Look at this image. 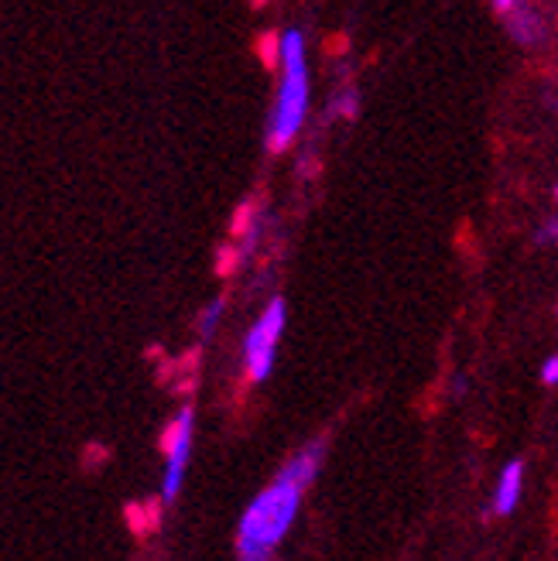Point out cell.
Instances as JSON below:
<instances>
[{"label":"cell","instance_id":"obj_12","mask_svg":"<svg viewBox=\"0 0 558 561\" xmlns=\"http://www.w3.org/2000/svg\"><path fill=\"white\" fill-rule=\"evenodd\" d=\"M106 459H110V448L106 445H87V453H82V466L87 469H100V466H106Z\"/></svg>","mask_w":558,"mask_h":561},{"label":"cell","instance_id":"obj_3","mask_svg":"<svg viewBox=\"0 0 558 561\" xmlns=\"http://www.w3.org/2000/svg\"><path fill=\"white\" fill-rule=\"evenodd\" d=\"M285 329V301L274 298L267 305V312L261 316V322L250 329L247 346H243V363H247V380H264L271 363H274V346L277 335Z\"/></svg>","mask_w":558,"mask_h":561},{"label":"cell","instance_id":"obj_18","mask_svg":"<svg viewBox=\"0 0 558 561\" xmlns=\"http://www.w3.org/2000/svg\"><path fill=\"white\" fill-rule=\"evenodd\" d=\"M555 237H558V230H555V219H548L545 227H542V237H538V243H555Z\"/></svg>","mask_w":558,"mask_h":561},{"label":"cell","instance_id":"obj_1","mask_svg":"<svg viewBox=\"0 0 558 561\" xmlns=\"http://www.w3.org/2000/svg\"><path fill=\"white\" fill-rule=\"evenodd\" d=\"M322 456H326V438L312 442L309 448H301V453L282 469V476L250 503L240 520V535H237L240 561H271V551L285 538V530L292 527V520L298 514L301 493L316 480Z\"/></svg>","mask_w":558,"mask_h":561},{"label":"cell","instance_id":"obj_7","mask_svg":"<svg viewBox=\"0 0 558 561\" xmlns=\"http://www.w3.org/2000/svg\"><path fill=\"white\" fill-rule=\"evenodd\" d=\"M258 59L264 69H277V59H282V38H277V32H264L254 45Z\"/></svg>","mask_w":558,"mask_h":561},{"label":"cell","instance_id":"obj_8","mask_svg":"<svg viewBox=\"0 0 558 561\" xmlns=\"http://www.w3.org/2000/svg\"><path fill=\"white\" fill-rule=\"evenodd\" d=\"M230 233L234 237H250V233H254V206H250V203L237 206V213L230 219Z\"/></svg>","mask_w":558,"mask_h":561},{"label":"cell","instance_id":"obj_2","mask_svg":"<svg viewBox=\"0 0 558 561\" xmlns=\"http://www.w3.org/2000/svg\"><path fill=\"white\" fill-rule=\"evenodd\" d=\"M305 106H309V76L305 66L285 69L282 93H277L274 114H271V130H267V151H285L292 145V137L298 134L305 121Z\"/></svg>","mask_w":558,"mask_h":561},{"label":"cell","instance_id":"obj_13","mask_svg":"<svg viewBox=\"0 0 558 561\" xmlns=\"http://www.w3.org/2000/svg\"><path fill=\"white\" fill-rule=\"evenodd\" d=\"M219 312H223V298H219V301H213V305H209V312L203 316V335H213V329H216V319H219Z\"/></svg>","mask_w":558,"mask_h":561},{"label":"cell","instance_id":"obj_16","mask_svg":"<svg viewBox=\"0 0 558 561\" xmlns=\"http://www.w3.org/2000/svg\"><path fill=\"white\" fill-rule=\"evenodd\" d=\"M175 377V359H164L161 370H158V383H169Z\"/></svg>","mask_w":558,"mask_h":561},{"label":"cell","instance_id":"obj_6","mask_svg":"<svg viewBox=\"0 0 558 561\" xmlns=\"http://www.w3.org/2000/svg\"><path fill=\"white\" fill-rule=\"evenodd\" d=\"M179 448H192V408H182L172 425L161 432V453L164 456H175Z\"/></svg>","mask_w":558,"mask_h":561},{"label":"cell","instance_id":"obj_9","mask_svg":"<svg viewBox=\"0 0 558 561\" xmlns=\"http://www.w3.org/2000/svg\"><path fill=\"white\" fill-rule=\"evenodd\" d=\"M237 264H240V254H237V250H234V247H219V254H216V274H219V277H234Z\"/></svg>","mask_w":558,"mask_h":561},{"label":"cell","instance_id":"obj_10","mask_svg":"<svg viewBox=\"0 0 558 561\" xmlns=\"http://www.w3.org/2000/svg\"><path fill=\"white\" fill-rule=\"evenodd\" d=\"M124 517H127V527L134 530L137 538H148V530H145V511H141V503L130 500L127 507H124Z\"/></svg>","mask_w":558,"mask_h":561},{"label":"cell","instance_id":"obj_14","mask_svg":"<svg viewBox=\"0 0 558 561\" xmlns=\"http://www.w3.org/2000/svg\"><path fill=\"white\" fill-rule=\"evenodd\" d=\"M337 110L346 117V121H353L356 117V96L353 93H343V100L337 103Z\"/></svg>","mask_w":558,"mask_h":561},{"label":"cell","instance_id":"obj_11","mask_svg":"<svg viewBox=\"0 0 558 561\" xmlns=\"http://www.w3.org/2000/svg\"><path fill=\"white\" fill-rule=\"evenodd\" d=\"M141 511H145V530H148V535H155V530L161 527V511H164V503H161V500H148V503H141Z\"/></svg>","mask_w":558,"mask_h":561},{"label":"cell","instance_id":"obj_15","mask_svg":"<svg viewBox=\"0 0 558 561\" xmlns=\"http://www.w3.org/2000/svg\"><path fill=\"white\" fill-rule=\"evenodd\" d=\"M555 380H558V359L551 356V359H545V370H542V383L555 387Z\"/></svg>","mask_w":558,"mask_h":561},{"label":"cell","instance_id":"obj_17","mask_svg":"<svg viewBox=\"0 0 558 561\" xmlns=\"http://www.w3.org/2000/svg\"><path fill=\"white\" fill-rule=\"evenodd\" d=\"M326 51H329V55H332V51L343 55V51H346V35H332V38L326 42Z\"/></svg>","mask_w":558,"mask_h":561},{"label":"cell","instance_id":"obj_5","mask_svg":"<svg viewBox=\"0 0 558 561\" xmlns=\"http://www.w3.org/2000/svg\"><path fill=\"white\" fill-rule=\"evenodd\" d=\"M521 483H524V462L514 459V462H508L504 476H500V483H497V493H493V511L497 514H511L514 511V503L521 496Z\"/></svg>","mask_w":558,"mask_h":561},{"label":"cell","instance_id":"obj_4","mask_svg":"<svg viewBox=\"0 0 558 561\" xmlns=\"http://www.w3.org/2000/svg\"><path fill=\"white\" fill-rule=\"evenodd\" d=\"M493 14L504 21L511 38L521 42V45H538L545 38V32H548L545 18L535 8H527V4H511V0H500V4H493Z\"/></svg>","mask_w":558,"mask_h":561},{"label":"cell","instance_id":"obj_19","mask_svg":"<svg viewBox=\"0 0 558 561\" xmlns=\"http://www.w3.org/2000/svg\"><path fill=\"white\" fill-rule=\"evenodd\" d=\"M175 390H179V394H192V390H195V377H182L175 383Z\"/></svg>","mask_w":558,"mask_h":561}]
</instances>
